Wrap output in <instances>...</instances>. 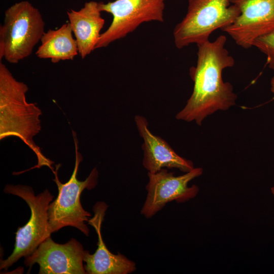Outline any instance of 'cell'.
<instances>
[{"label": "cell", "mask_w": 274, "mask_h": 274, "mask_svg": "<svg viewBox=\"0 0 274 274\" xmlns=\"http://www.w3.org/2000/svg\"><path fill=\"white\" fill-rule=\"evenodd\" d=\"M85 251L82 244L75 238L60 244L50 236L31 255L25 257L24 263L29 267L28 272L33 264H39V274H85Z\"/></svg>", "instance_id": "obj_10"}, {"label": "cell", "mask_w": 274, "mask_h": 274, "mask_svg": "<svg viewBox=\"0 0 274 274\" xmlns=\"http://www.w3.org/2000/svg\"><path fill=\"white\" fill-rule=\"evenodd\" d=\"M134 121L143 140V165L148 173H155L166 168L187 173L194 168L191 161L179 156L165 141L150 131L145 117L136 115Z\"/></svg>", "instance_id": "obj_12"}, {"label": "cell", "mask_w": 274, "mask_h": 274, "mask_svg": "<svg viewBox=\"0 0 274 274\" xmlns=\"http://www.w3.org/2000/svg\"><path fill=\"white\" fill-rule=\"evenodd\" d=\"M239 10V16L221 30L240 47L248 49L259 37L274 29V0H230Z\"/></svg>", "instance_id": "obj_9"}, {"label": "cell", "mask_w": 274, "mask_h": 274, "mask_svg": "<svg viewBox=\"0 0 274 274\" xmlns=\"http://www.w3.org/2000/svg\"><path fill=\"white\" fill-rule=\"evenodd\" d=\"M271 192L272 193V194L274 195V187H271Z\"/></svg>", "instance_id": "obj_17"}, {"label": "cell", "mask_w": 274, "mask_h": 274, "mask_svg": "<svg viewBox=\"0 0 274 274\" xmlns=\"http://www.w3.org/2000/svg\"><path fill=\"white\" fill-rule=\"evenodd\" d=\"M28 90L23 82L13 77L7 67L0 62V139L15 136L21 139L35 153L38 164L31 168L47 166L53 172V162L46 158L33 141L41 127V110L35 104L28 103Z\"/></svg>", "instance_id": "obj_2"}, {"label": "cell", "mask_w": 274, "mask_h": 274, "mask_svg": "<svg viewBox=\"0 0 274 274\" xmlns=\"http://www.w3.org/2000/svg\"><path fill=\"white\" fill-rule=\"evenodd\" d=\"M166 0H115L99 2L101 12L111 14L113 19L101 33L96 49L105 48L135 30L141 24L150 21H163Z\"/></svg>", "instance_id": "obj_7"}, {"label": "cell", "mask_w": 274, "mask_h": 274, "mask_svg": "<svg viewBox=\"0 0 274 274\" xmlns=\"http://www.w3.org/2000/svg\"><path fill=\"white\" fill-rule=\"evenodd\" d=\"M4 191L23 199L30 208L31 215L24 226L18 228L14 249L6 259L1 260V270H7L21 258L31 255L51 236L48 208L54 197L47 189L36 195L32 187L26 185L8 184Z\"/></svg>", "instance_id": "obj_6"}, {"label": "cell", "mask_w": 274, "mask_h": 274, "mask_svg": "<svg viewBox=\"0 0 274 274\" xmlns=\"http://www.w3.org/2000/svg\"><path fill=\"white\" fill-rule=\"evenodd\" d=\"M99 8V2H87L79 10L67 12L69 23L76 40L79 55L84 59L93 50L100 38L105 23Z\"/></svg>", "instance_id": "obj_13"}, {"label": "cell", "mask_w": 274, "mask_h": 274, "mask_svg": "<svg viewBox=\"0 0 274 274\" xmlns=\"http://www.w3.org/2000/svg\"><path fill=\"white\" fill-rule=\"evenodd\" d=\"M188 2L186 15L173 30L174 43L179 49L209 40L214 31L229 25L240 14L238 8L230 0H188Z\"/></svg>", "instance_id": "obj_5"}, {"label": "cell", "mask_w": 274, "mask_h": 274, "mask_svg": "<svg viewBox=\"0 0 274 274\" xmlns=\"http://www.w3.org/2000/svg\"><path fill=\"white\" fill-rule=\"evenodd\" d=\"M73 35L69 22L57 29H49L41 39V45L36 52L37 56L40 59H49L54 63L74 59L79 52Z\"/></svg>", "instance_id": "obj_14"}, {"label": "cell", "mask_w": 274, "mask_h": 274, "mask_svg": "<svg viewBox=\"0 0 274 274\" xmlns=\"http://www.w3.org/2000/svg\"><path fill=\"white\" fill-rule=\"evenodd\" d=\"M270 90H271V91L274 93V76L271 79Z\"/></svg>", "instance_id": "obj_16"}, {"label": "cell", "mask_w": 274, "mask_h": 274, "mask_svg": "<svg viewBox=\"0 0 274 274\" xmlns=\"http://www.w3.org/2000/svg\"><path fill=\"white\" fill-rule=\"evenodd\" d=\"M253 46L266 56V63L268 67L274 70V29L256 39Z\"/></svg>", "instance_id": "obj_15"}, {"label": "cell", "mask_w": 274, "mask_h": 274, "mask_svg": "<svg viewBox=\"0 0 274 274\" xmlns=\"http://www.w3.org/2000/svg\"><path fill=\"white\" fill-rule=\"evenodd\" d=\"M108 207L104 202H96L93 208L94 216L88 221L97 234L98 247L92 254L85 250L84 256L85 269L88 274L131 273L136 269L135 263L119 252L117 254L111 252L102 239L101 224Z\"/></svg>", "instance_id": "obj_11"}, {"label": "cell", "mask_w": 274, "mask_h": 274, "mask_svg": "<svg viewBox=\"0 0 274 274\" xmlns=\"http://www.w3.org/2000/svg\"><path fill=\"white\" fill-rule=\"evenodd\" d=\"M226 40L225 36L220 35L213 42L208 40L196 44V64L190 69L193 91L185 106L176 115L177 119L195 121L201 125L208 116L235 105L237 95L233 86L224 82L222 76L225 68L235 63L225 47Z\"/></svg>", "instance_id": "obj_1"}, {"label": "cell", "mask_w": 274, "mask_h": 274, "mask_svg": "<svg viewBox=\"0 0 274 274\" xmlns=\"http://www.w3.org/2000/svg\"><path fill=\"white\" fill-rule=\"evenodd\" d=\"M45 32L38 8L27 1L12 5L5 11L0 26V60L15 64L28 57Z\"/></svg>", "instance_id": "obj_3"}, {"label": "cell", "mask_w": 274, "mask_h": 274, "mask_svg": "<svg viewBox=\"0 0 274 274\" xmlns=\"http://www.w3.org/2000/svg\"><path fill=\"white\" fill-rule=\"evenodd\" d=\"M201 167H194L185 174L175 176L173 172L162 168L155 173H148V182L146 186L147 196L141 210L146 218H151L168 202L176 201L183 203L194 198L199 192L197 186L188 184L202 175Z\"/></svg>", "instance_id": "obj_8"}, {"label": "cell", "mask_w": 274, "mask_h": 274, "mask_svg": "<svg viewBox=\"0 0 274 274\" xmlns=\"http://www.w3.org/2000/svg\"><path fill=\"white\" fill-rule=\"evenodd\" d=\"M72 132L76 150L75 165L71 178L65 183H62L58 177V170L60 164L55 165V170L53 172L55 178L53 181L57 185L58 193L56 198L49 206V229L52 233L65 226H72L86 236H89V230L85 222H88L91 215L82 207L80 196L85 189L90 190L96 187L98 173L96 167H94L84 181L77 179L79 164L83 157L78 150L76 133L73 130Z\"/></svg>", "instance_id": "obj_4"}]
</instances>
